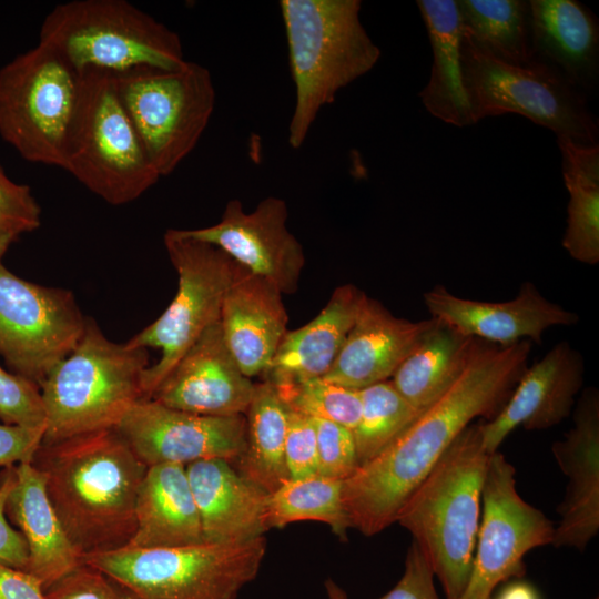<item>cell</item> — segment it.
<instances>
[{
    "label": "cell",
    "mask_w": 599,
    "mask_h": 599,
    "mask_svg": "<svg viewBox=\"0 0 599 599\" xmlns=\"http://www.w3.org/2000/svg\"><path fill=\"white\" fill-rule=\"evenodd\" d=\"M532 343L498 346L476 341L455 383L385 449L343 480L351 528L374 536L395 522L404 502L477 417L494 418L527 368Z\"/></svg>",
    "instance_id": "1"
},
{
    "label": "cell",
    "mask_w": 599,
    "mask_h": 599,
    "mask_svg": "<svg viewBox=\"0 0 599 599\" xmlns=\"http://www.w3.org/2000/svg\"><path fill=\"white\" fill-rule=\"evenodd\" d=\"M31 464L43 474L51 505L81 556L129 544L148 467L115 429L41 444Z\"/></svg>",
    "instance_id": "2"
},
{
    "label": "cell",
    "mask_w": 599,
    "mask_h": 599,
    "mask_svg": "<svg viewBox=\"0 0 599 599\" xmlns=\"http://www.w3.org/2000/svg\"><path fill=\"white\" fill-rule=\"evenodd\" d=\"M489 456L480 423L468 425L395 519L424 552L446 599H460L469 581Z\"/></svg>",
    "instance_id": "3"
},
{
    "label": "cell",
    "mask_w": 599,
    "mask_h": 599,
    "mask_svg": "<svg viewBox=\"0 0 599 599\" xmlns=\"http://www.w3.org/2000/svg\"><path fill=\"white\" fill-rule=\"evenodd\" d=\"M295 103L287 141L300 149L321 110L380 58L359 19V0H281Z\"/></svg>",
    "instance_id": "4"
},
{
    "label": "cell",
    "mask_w": 599,
    "mask_h": 599,
    "mask_svg": "<svg viewBox=\"0 0 599 599\" xmlns=\"http://www.w3.org/2000/svg\"><path fill=\"white\" fill-rule=\"evenodd\" d=\"M149 366L148 348L110 341L87 317L75 348L39 385L47 416L41 444L114 429L143 398L141 379Z\"/></svg>",
    "instance_id": "5"
},
{
    "label": "cell",
    "mask_w": 599,
    "mask_h": 599,
    "mask_svg": "<svg viewBox=\"0 0 599 599\" xmlns=\"http://www.w3.org/2000/svg\"><path fill=\"white\" fill-rule=\"evenodd\" d=\"M266 554L264 536L211 542L92 552L82 562L119 582L133 599H236Z\"/></svg>",
    "instance_id": "6"
},
{
    "label": "cell",
    "mask_w": 599,
    "mask_h": 599,
    "mask_svg": "<svg viewBox=\"0 0 599 599\" xmlns=\"http://www.w3.org/2000/svg\"><path fill=\"white\" fill-rule=\"evenodd\" d=\"M39 43L59 52L79 72L171 70L186 61L179 34L125 0L58 4L42 22Z\"/></svg>",
    "instance_id": "7"
},
{
    "label": "cell",
    "mask_w": 599,
    "mask_h": 599,
    "mask_svg": "<svg viewBox=\"0 0 599 599\" xmlns=\"http://www.w3.org/2000/svg\"><path fill=\"white\" fill-rule=\"evenodd\" d=\"M80 73L63 170L111 205L135 201L161 176L119 98L113 72Z\"/></svg>",
    "instance_id": "8"
},
{
    "label": "cell",
    "mask_w": 599,
    "mask_h": 599,
    "mask_svg": "<svg viewBox=\"0 0 599 599\" xmlns=\"http://www.w3.org/2000/svg\"><path fill=\"white\" fill-rule=\"evenodd\" d=\"M461 73L474 124L517 113L557 138L598 143V122L587 95L551 67L535 60L524 67L504 63L477 47L463 29Z\"/></svg>",
    "instance_id": "9"
},
{
    "label": "cell",
    "mask_w": 599,
    "mask_h": 599,
    "mask_svg": "<svg viewBox=\"0 0 599 599\" xmlns=\"http://www.w3.org/2000/svg\"><path fill=\"white\" fill-rule=\"evenodd\" d=\"M81 73L38 43L0 70V134L26 160L62 167Z\"/></svg>",
    "instance_id": "10"
},
{
    "label": "cell",
    "mask_w": 599,
    "mask_h": 599,
    "mask_svg": "<svg viewBox=\"0 0 599 599\" xmlns=\"http://www.w3.org/2000/svg\"><path fill=\"white\" fill-rule=\"evenodd\" d=\"M119 98L160 176L194 150L215 106L210 71L185 61L176 69L140 67L113 73Z\"/></svg>",
    "instance_id": "11"
},
{
    "label": "cell",
    "mask_w": 599,
    "mask_h": 599,
    "mask_svg": "<svg viewBox=\"0 0 599 599\" xmlns=\"http://www.w3.org/2000/svg\"><path fill=\"white\" fill-rule=\"evenodd\" d=\"M163 240L179 276L176 294L159 318L126 342L132 347L161 349L160 359L142 374L143 398L151 397L182 355L220 321L225 294L244 268L183 230H167Z\"/></svg>",
    "instance_id": "12"
},
{
    "label": "cell",
    "mask_w": 599,
    "mask_h": 599,
    "mask_svg": "<svg viewBox=\"0 0 599 599\" xmlns=\"http://www.w3.org/2000/svg\"><path fill=\"white\" fill-rule=\"evenodd\" d=\"M87 317L72 292L28 282L0 264V356L38 386L78 345Z\"/></svg>",
    "instance_id": "13"
},
{
    "label": "cell",
    "mask_w": 599,
    "mask_h": 599,
    "mask_svg": "<svg viewBox=\"0 0 599 599\" xmlns=\"http://www.w3.org/2000/svg\"><path fill=\"white\" fill-rule=\"evenodd\" d=\"M515 475L502 454H490L471 572L460 599H489L498 585L522 577L527 552L552 544L554 522L520 497Z\"/></svg>",
    "instance_id": "14"
},
{
    "label": "cell",
    "mask_w": 599,
    "mask_h": 599,
    "mask_svg": "<svg viewBox=\"0 0 599 599\" xmlns=\"http://www.w3.org/2000/svg\"><path fill=\"white\" fill-rule=\"evenodd\" d=\"M114 429L146 467L216 458L234 463L245 446L246 419L192 414L141 398Z\"/></svg>",
    "instance_id": "15"
},
{
    "label": "cell",
    "mask_w": 599,
    "mask_h": 599,
    "mask_svg": "<svg viewBox=\"0 0 599 599\" xmlns=\"http://www.w3.org/2000/svg\"><path fill=\"white\" fill-rule=\"evenodd\" d=\"M287 216L286 203L280 197H265L251 212H245L241 201L234 199L226 203L216 224L183 231L219 247L282 294H292L298 288L305 255L286 226Z\"/></svg>",
    "instance_id": "16"
},
{
    "label": "cell",
    "mask_w": 599,
    "mask_h": 599,
    "mask_svg": "<svg viewBox=\"0 0 599 599\" xmlns=\"http://www.w3.org/2000/svg\"><path fill=\"white\" fill-rule=\"evenodd\" d=\"M254 388L227 348L219 321L182 355L150 398L192 414L235 416L246 413Z\"/></svg>",
    "instance_id": "17"
},
{
    "label": "cell",
    "mask_w": 599,
    "mask_h": 599,
    "mask_svg": "<svg viewBox=\"0 0 599 599\" xmlns=\"http://www.w3.org/2000/svg\"><path fill=\"white\" fill-rule=\"evenodd\" d=\"M432 318L457 332L498 346L520 341L541 344L546 329L571 326L578 314L548 301L532 282L521 284L518 295L507 302H483L459 297L436 285L424 294Z\"/></svg>",
    "instance_id": "18"
},
{
    "label": "cell",
    "mask_w": 599,
    "mask_h": 599,
    "mask_svg": "<svg viewBox=\"0 0 599 599\" xmlns=\"http://www.w3.org/2000/svg\"><path fill=\"white\" fill-rule=\"evenodd\" d=\"M552 455L568 479L552 546L585 550L599 531V393L586 388L577 400L573 426L554 443Z\"/></svg>",
    "instance_id": "19"
},
{
    "label": "cell",
    "mask_w": 599,
    "mask_h": 599,
    "mask_svg": "<svg viewBox=\"0 0 599 599\" xmlns=\"http://www.w3.org/2000/svg\"><path fill=\"white\" fill-rule=\"evenodd\" d=\"M585 362L570 343H557L531 367H527L511 395L487 423L480 422L486 450L493 454L517 427L547 429L567 418L582 387Z\"/></svg>",
    "instance_id": "20"
},
{
    "label": "cell",
    "mask_w": 599,
    "mask_h": 599,
    "mask_svg": "<svg viewBox=\"0 0 599 599\" xmlns=\"http://www.w3.org/2000/svg\"><path fill=\"white\" fill-rule=\"evenodd\" d=\"M435 324V318L412 322L396 317L363 292L354 324L323 378L358 390L388 380Z\"/></svg>",
    "instance_id": "21"
},
{
    "label": "cell",
    "mask_w": 599,
    "mask_h": 599,
    "mask_svg": "<svg viewBox=\"0 0 599 599\" xmlns=\"http://www.w3.org/2000/svg\"><path fill=\"white\" fill-rule=\"evenodd\" d=\"M204 541L238 542L264 536L268 493L225 459L185 466Z\"/></svg>",
    "instance_id": "22"
},
{
    "label": "cell",
    "mask_w": 599,
    "mask_h": 599,
    "mask_svg": "<svg viewBox=\"0 0 599 599\" xmlns=\"http://www.w3.org/2000/svg\"><path fill=\"white\" fill-rule=\"evenodd\" d=\"M282 296L273 284L245 268L225 294L220 317L223 338L250 378L265 374L287 332Z\"/></svg>",
    "instance_id": "23"
},
{
    "label": "cell",
    "mask_w": 599,
    "mask_h": 599,
    "mask_svg": "<svg viewBox=\"0 0 599 599\" xmlns=\"http://www.w3.org/2000/svg\"><path fill=\"white\" fill-rule=\"evenodd\" d=\"M532 60L558 71L587 98L599 80V23L576 0H530Z\"/></svg>",
    "instance_id": "24"
},
{
    "label": "cell",
    "mask_w": 599,
    "mask_h": 599,
    "mask_svg": "<svg viewBox=\"0 0 599 599\" xmlns=\"http://www.w3.org/2000/svg\"><path fill=\"white\" fill-rule=\"evenodd\" d=\"M16 483L6 515L19 527L28 547V568L43 590L82 564L69 540L45 489L43 474L32 464L16 466Z\"/></svg>",
    "instance_id": "25"
},
{
    "label": "cell",
    "mask_w": 599,
    "mask_h": 599,
    "mask_svg": "<svg viewBox=\"0 0 599 599\" xmlns=\"http://www.w3.org/2000/svg\"><path fill=\"white\" fill-rule=\"evenodd\" d=\"M362 293L353 284L336 287L311 322L286 332L264 379L280 386L324 377L354 324Z\"/></svg>",
    "instance_id": "26"
},
{
    "label": "cell",
    "mask_w": 599,
    "mask_h": 599,
    "mask_svg": "<svg viewBox=\"0 0 599 599\" xmlns=\"http://www.w3.org/2000/svg\"><path fill=\"white\" fill-rule=\"evenodd\" d=\"M134 515L135 530L125 547H177L204 541L184 465L148 467L136 494Z\"/></svg>",
    "instance_id": "27"
},
{
    "label": "cell",
    "mask_w": 599,
    "mask_h": 599,
    "mask_svg": "<svg viewBox=\"0 0 599 599\" xmlns=\"http://www.w3.org/2000/svg\"><path fill=\"white\" fill-rule=\"evenodd\" d=\"M433 50L428 83L419 92L426 110L455 126L473 125L469 103L463 84V27L456 0H418Z\"/></svg>",
    "instance_id": "28"
},
{
    "label": "cell",
    "mask_w": 599,
    "mask_h": 599,
    "mask_svg": "<svg viewBox=\"0 0 599 599\" xmlns=\"http://www.w3.org/2000/svg\"><path fill=\"white\" fill-rule=\"evenodd\" d=\"M476 341L436 319L397 367L390 382L414 408L423 413L463 373Z\"/></svg>",
    "instance_id": "29"
},
{
    "label": "cell",
    "mask_w": 599,
    "mask_h": 599,
    "mask_svg": "<svg viewBox=\"0 0 599 599\" xmlns=\"http://www.w3.org/2000/svg\"><path fill=\"white\" fill-rule=\"evenodd\" d=\"M569 193L562 246L585 264L599 262V145L557 138Z\"/></svg>",
    "instance_id": "30"
},
{
    "label": "cell",
    "mask_w": 599,
    "mask_h": 599,
    "mask_svg": "<svg viewBox=\"0 0 599 599\" xmlns=\"http://www.w3.org/2000/svg\"><path fill=\"white\" fill-rule=\"evenodd\" d=\"M244 416L245 446L235 469L270 494L290 478L284 457L288 408L275 386L264 379L255 383Z\"/></svg>",
    "instance_id": "31"
},
{
    "label": "cell",
    "mask_w": 599,
    "mask_h": 599,
    "mask_svg": "<svg viewBox=\"0 0 599 599\" xmlns=\"http://www.w3.org/2000/svg\"><path fill=\"white\" fill-rule=\"evenodd\" d=\"M469 39L495 59L524 67L532 62L530 7L525 0H457Z\"/></svg>",
    "instance_id": "32"
},
{
    "label": "cell",
    "mask_w": 599,
    "mask_h": 599,
    "mask_svg": "<svg viewBox=\"0 0 599 599\" xmlns=\"http://www.w3.org/2000/svg\"><path fill=\"white\" fill-rule=\"evenodd\" d=\"M343 481L314 475L288 478L268 494L266 525L283 528L295 521L314 520L329 526L342 540L351 528L342 497Z\"/></svg>",
    "instance_id": "33"
},
{
    "label": "cell",
    "mask_w": 599,
    "mask_h": 599,
    "mask_svg": "<svg viewBox=\"0 0 599 599\" xmlns=\"http://www.w3.org/2000/svg\"><path fill=\"white\" fill-rule=\"evenodd\" d=\"M362 412L353 430L358 466L392 444L418 416L390 379L359 389Z\"/></svg>",
    "instance_id": "34"
},
{
    "label": "cell",
    "mask_w": 599,
    "mask_h": 599,
    "mask_svg": "<svg viewBox=\"0 0 599 599\" xmlns=\"http://www.w3.org/2000/svg\"><path fill=\"white\" fill-rule=\"evenodd\" d=\"M290 410L314 419L328 420L354 430L362 412L358 389L342 386L323 377L275 386Z\"/></svg>",
    "instance_id": "35"
},
{
    "label": "cell",
    "mask_w": 599,
    "mask_h": 599,
    "mask_svg": "<svg viewBox=\"0 0 599 599\" xmlns=\"http://www.w3.org/2000/svg\"><path fill=\"white\" fill-rule=\"evenodd\" d=\"M0 418L8 425L45 428L40 388L33 382L0 367Z\"/></svg>",
    "instance_id": "36"
},
{
    "label": "cell",
    "mask_w": 599,
    "mask_h": 599,
    "mask_svg": "<svg viewBox=\"0 0 599 599\" xmlns=\"http://www.w3.org/2000/svg\"><path fill=\"white\" fill-rule=\"evenodd\" d=\"M314 423L317 436L318 475L345 480L358 467L353 432L328 420L314 419Z\"/></svg>",
    "instance_id": "37"
},
{
    "label": "cell",
    "mask_w": 599,
    "mask_h": 599,
    "mask_svg": "<svg viewBox=\"0 0 599 599\" xmlns=\"http://www.w3.org/2000/svg\"><path fill=\"white\" fill-rule=\"evenodd\" d=\"M45 599H133L114 579L82 562L44 590Z\"/></svg>",
    "instance_id": "38"
},
{
    "label": "cell",
    "mask_w": 599,
    "mask_h": 599,
    "mask_svg": "<svg viewBox=\"0 0 599 599\" xmlns=\"http://www.w3.org/2000/svg\"><path fill=\"white\" fill-rule=\"evenodd\" d=\"M284 457L290 478L318 475L317 436L313 418L288 409Z\"/></svg>",
    "instance_id": "39"
},
{
    "label": "cell",
    "mask_w": 599,
    "mask_h": 599,
    "mask_svg": "<svg viewBox=\"0 0 599 599\" xmlns=\"http://www.w3.org/2000/svg\"><path fill=\"white\" fill-rule=\"evenodd\" d=\"M40 224L41 209L30 187L13 182L0 169V230L18 237Z\"/></svg>",
    "instance_id": "40"
},
{
    "label": "cell",
    "mask_w": 599,
    "mask_h": 599,
    "mask_svg": "<svg viewBox=\"0 0 599 599\" xmlns=\"http://www.w3.org/2000/svg\"><path fill=\"white\" fill-rule=\"evenodd\" d=\"M434 571L424 552L412 541L404 573L398 582L378 599H439L434 585Z\"/></svg>",
    "instance_id": "41"
},
{
    "label": "cell",
    "mask_w": 599,
    "mask_h": 599,
    "mask_svg": "<svg viewBox=\"0 0 599 599\" xmlns=\"http://www.w3.org/2000/svg\"><path fill=\"white\" fill-rule=\"evenodd\" d=\"M16 466L0 473V562L20 570L28 568V547L20 531L13 529L6 518L7 498L16 483Z\"/></svg>",
    "instance_id": "42"
},
{
    "label": "cell",
    "mask_w": 599,
    "mask_h": 599,
    "mask_svg": "<svg viewBox=\"0 0 599 599\" xmlns=\"http://www.w3.org/2000/svg\"><path fill=\"white\" fill-rule=\"evenodd\" d=\"M43 427H23L0 425V467H10L14 463L31 464L41 446Z\"/></svg>",
    "instance_id": "43"
},
{
    "label": "cell",
    "mask_w": 599,
    "mask_h": 599,
    "mask_svg": "<svg viewBox=\"0 0 599 599\" xmlns=\"http://www.w3.org/2000/svg\"><path fill=\"white\" fill-rule=\"evenodd\" d=\"M0 599H45V595L31 573L0 562Z\"/></svg>",
    "instance_id": "44"
},
{
    "label": "cell",
    "mask_w": 599,
    "mask_h": 599,
    "mask_svg": "<svg viewBox=\"0 0 599 599\" xmlns=\"http://www.w3.org/2000/svg\"><path fill=\"white\" fill-rule=\"evenodd\" d=\"M489 599H541L536 588L527 581L514 580L507 583L496 597Z\"/></svg>",
    "instance_id": "45"
},
{
    "label": "cell",
    "mask_w": 599,
    "mask_h": 599,
    "mask_svg": "<svg viewBox=\"0 0 599 599\" xmlns=\"http://www.w3.org/2000/svg\"><path fill=\"white\" fill-rule=\"evenodd\" d=\"M325 590L327 599H348L346 592L333 579L328 578L325 581Z\"/></svg>",
    "instance_id": "46"
},
{
    "label": "cell",
    "mask_w": 599,
    "mask_h": 599,
    "mask_svg": "<svg viewBox=\"0 0 599 599\" xmlns=\"http://www.w3.org/2000/svg\"><path fill=\"white\" fill-rule=\"evenodd\" d=\"M17 237L6 231L0 230V264L3 255Z\"/></svg>",
    "instance_id": "47"
},
{
    "label": "cell",
    "mask_w": 599,
    "mask_h": 599,
    "mask_svg": "<svg viewBox=\"0 0 599 599\" xmlns=\"http://www.w3.org/2000/svg\"><path fill=\"white\" fill-rule=\"evenodd\" d=\"M593 599H598V597L593 598Z\"/></svg>",
    "instance_id": "48"
}]
</instances>
